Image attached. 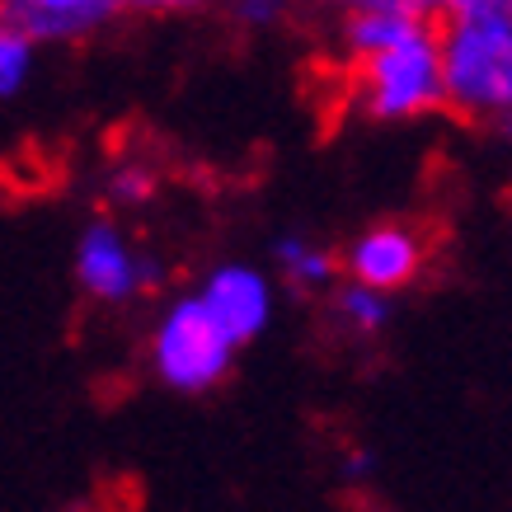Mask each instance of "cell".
I'll return each instance as SVG.
<instances>
[{
    "label": "cell",
    "mask_w": 512,
    "mask_h": 512,
    "mask_svg": "<svg viewBox=\"0 0 512 512\" xmlns=\"http://www.w3.org/2000/svg\"><path fill=\"white\" fill-rule=\"evenodd\" d=\"M343 57L357 109L376 123H409L447 104L442 85V33L428 15H348Z\"/></svg>",
    "instance_id": "1"
},
{
    "label": "cell",
    "mask_w": 512,
    "mask_h": 512,
    "mask_svg": "<svg viewBox=\"0 0 512 512\" xmlns=\"http://www.w3.org/2000/svg\"><path fill=\"white\" fill-rule=\"evenodd\" d=\"M437 33L447 109L498 127L512 113V19H447Z\"/></svg>",
    "instance_id": "2"
},
{
    "label": "cell",
    "mask_w": 512,
    "mask_h": 512,
    "mask_svg": "<svg viewBox=\"0 0 512 512\" xmlns=\"http://www.w3.org/2000/svg\"><path fill=\"white\" fill-rule=\"evenodd\" d=\"M240 343L217 325V315L202 306V296H179L160 311L151 329V372L160 386L179 390V395H202L226 381Z\"/></svg>",
    "instance_id": "3"
},
{
    "label": "cell",
    "mask_w": 512,
    "mask_h": 512,
    "mask_svg": "<svg viewBox=\"0 0 512 512\" xmlns=\"http://www.w3.org/2000/svg\"><path fill=\"white\" fill-rule=\"evenodd\" d=\"M76 282L80 292L104 301V306H123L132 296H146L160 287V264L118 221L99 217L90 221L76 240Z\"/></svg>",
    "instance_id": "4"
},
{
    "label": "cell",
    "mask_w": 512,
    "mask_h": 512,
    "mask_svg": "<svg viewBox=\"0 0 512 512\" xmlns=\"http://www.w3.org/2000/svg\"><path fill=\"white\" fill-rule=\"evenodd\" d=\"M423 259H428V249H423V235L414 226L381 221V226H367L343 249V273L353 282L381 287V292H400L423 273Z\"/></svg>",
    "instance_id": "5"
},
{
    "label": "cell",
    "mask_w": 512,
    "mask_h": 512,
    "mask_svg": "<svg viewBox=\"0 0 512 512\" xmlns=\"http://www.w3.org/2000/svg\"><path fill=\"white\" fill-rule=\"evenodd\" d=\"M198 296L235 343H254L273 320V287L249 264H217L202 278Z\"/></svg>",
    "instance_id": "6"
},
{
    "label": "cell",
    "mask_w": 512,
    "mask_h": 512,
    "mask_svg": "<svg viewBox=\"0 0 512 512\" xmlns=\"http://www.w3.org/2000/svg\"><path fill=\"white\" fill-rule=\"evenodd\" d=\"M5 24L24 29L38 43H76L109 29L118 15L132 10V0H0Z\"/></svg>",
    "instance_id": "7"
},
{
    "label": "cell",
    "mask_w": 512,
    "mask_h": 512,
    "mask_svg": "<svg viewBox=\"0 0 512 512\" xmlns=\"http://www.w3.org/2000/svg\"><path fill=\"white\" fill-rule=\"evenodd\" d=\"M273 259H278V273L287 278L292 292H329L343 264L325 245H315L311 235H296V231L273 240Z\"/></svg>",
    "instance_id": "8"
},
{
    "label": "cell",
    "mask_w": 512,
    "mask_h": 512,
    "mask_svg": "<svg viewBox=\"0 0 512 512\" xmlns=\"http://www.w3.org/2000/svg\"><path fill=\"white\" fill-rule=\"evenodd\" d=\"M334 315H339V325L348 329V334L372 339V334H381V329L395 320V301H390V292H381V287H367V282L348 278L339 292H334Z\"/></svg>",
    "instance_id": "9"
},
{
    "label": "cell",
    "mask_w": 512,
    "mask_h": 512,
    "mask_svg": "<svg viewBox=\"0 0 512 512\" xmlns=\"http://www.w3.org/2000/svg\"><path fill=\"white\" fill-rule=\"evenodd\" d=\"M33 52H38V38H29L24 29L5 24L0 29V94L15 99L33 76Z\"/></svg>",
    "instance_id": "10"
},
{
    "label": "cell",
    "mask_w": 512,
    "mask_h": 512,
    "mask_svg": "<svg viewBox=\"0 0 512 512\" xmlns=\"http://www.w3.org/2000/svg\"><path fill=\"white\" fill-rule=\"evenodd\" d=\"M151 193H156V174L146 165H118L109 174V198L118 207H141V202H151Z\"/></svg>",
    "instance_id": "11"
},
{
    "label": "cell",
    "mask_w": 512,
    "mask_h": 512,
    "mask_svg": "<svg viewBox=\"0 0 512 512\" xmlns=\"http://www.w3.org/2000/svg\"><path fill=\"white\" fill-rule=\"evenodd\" d=\"M339 19L348 15H428L433 0H325Z\"/></svg>",
    "instance_id": "12"
},
{
    "label": "cell",
    "mask_w": 512,
    "mask_h": 512,
    "mask_svg": "<svg viewBox=\"0 0 512 512\" xmlns=\"http://www.w3.org/2000/svg\"><path fill=\"white\" fill-rule=\"evenodd\" d=\"M226 5V15L235 24H249V29H264V24H278L287 15V5L292 0H221Z\"/></svg>",
    "instance_id": "13"
},
{
    "label": "cell",
    "mask_w": 512,
    "mask_h": 512,
    "mask_svg": "<svg viewBox=\"0 0 512 512\" xmlns=\"http://www.w3.org/2000/svg\"><path fill=\"white\" fill-rule=\"evenodd\" d=\"M442 19H512V0H433Z\"/></svg>",
    "instance_id": "14"
},
{
    "label": "cell",
    "mask_w": 512,
    "mask_h": 512,
    "mask_svg": "<svg viewBox=\"0 0 512 512\" xmlns=\"http://www.w3.org/2000/svg\"><path fill=\"white\" fill-rule=\"evenodd\" d=\"M202 5H212V0H132V10L141 15H193Z\"/></svg>",
    "instance_id": "15"
},
{
    "label": "cell",
    "mask_w": 512,
    "mask_h": 512,
    "mask_svg": "<svg viewBox=\"0 0 512 512\" xmlns=\"http://www.w3.org/2000/svg\"><path fill=\"white\" fill-rule=\"evenodd\" d=\"M372 470H376V456L367 447H353L343 456V480H367Z\"/></svg>",
    "instance_id": "16"
},
{
    "label": "cell",
    "mask_w": 512,
    "mask_h": 512,
    "mask_svg": "<svg viewBox=\"0 0 512 512\" xmlns=\"http://www.w3.org/2000/svg\"><path fill=\"white\" fill-rule=\"evenodd\" d=\"M498 132H503V146H508V156H512V113L498 123Z\"/></svg>",
    "instance_id": "17"
}]
</instances>
